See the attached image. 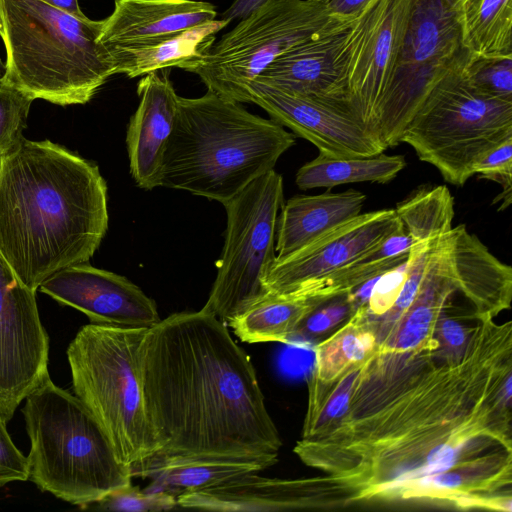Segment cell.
<instances>
[{
    "label": "cell",
    "mask_w": 512,
    "mask_h": 512,
    "mask_svg": "<svg viewBox=\"0 0 512 512\" xmlns=\"http://www.w3.org/2000/svg\"><path fill=\"white\" fill-rule=\"evenodd\" d=\"M139 105L126 135L131 175L145 190L160 187L164 153L178 113L170 68L148 73L137 84Z\"/></svg>",
    "instance_id": "ac0fdd59"
},
{
    "label": "cell",
    "mask_w": 512,
    "mask_h": 512,
    "mask_svg": "<svg viewBox=\"0 0 512 512\" xmlns=\"http://www.w3.org/2000/svg\"><path fill=\"white\" fill-rule=\"evenodd\" d=\"M323 303L300 294H269L228 325L243 342L286 344L297 325Z\"/></svg>",
    "instance_id": "d4e9b609"
},
{
    "label": "cell",
    "mask_w": 512,
    "mask_h": 512,
    "mask_svg": "<svg viewBox=\"0 0 512 512\" xmlns=\"http://www.w3.org/2000/svg\"><path fill=\"white\" fill-rule=\"evenodd\" d=\"M5 73V63L0 58V80L2 79L3 75Z\"/></svg>",
    "instance_id": "60d3db41"
},
{
    "label": "cell",
    "mask_w": 512,
    "mask_h": 512,
    "mask_svg": "<svg viewBox=\"0 0 512 512\" xmlns=\"http://www.w3.org/2000/svg\"><path fill=\"white\" fill-rule=\"evenodd\" d=\"M395 212L415 243L434 241L452 229L454 199L445 185L424 186L399 202Z\"/></svg>",
    "instance_id": "f1b7e54d"
},
{
    "label": "cell",
    "mask_w": 512,
    "mask_h": 512,
    "mask_svg": "<svg viewBox=\"0 0 512 512\" xmlns=\"http://www.w3.org/2000/svg\"><path fill=\"white\" fill-rule=\"evenodd\" d=\"M295 137L274 120L212 91L197 98L179 96L160 186L224 204L273 170Z\"/></svg>",
    "instance_id": "277c9868"
},
{
    "label": "cell",
    "mask_w": 512,
    "mask_h": 512,
    "mask_svg": "<svg viewBox=\"0 0 512 512\" xmlns=\"http://www.w3.org/2000/svg\"><path fill=\"white\" fill-rule=\"evenodd\" d=\"M471 330L458 320L442 314L437 321L434 336L442 346L458 350L467 344Z\"/></svg>",
    "instance_id": "8d00e7d4"
},
{
    "label": "cell",
    "mask_w": 512,
    "mask_h": 512,
    "mask_svg": "<svg viewBox=\"0 0 512 512\" xmlns=\"http://www.w3.org/2000/svg\"><path fill=\"white\" fill-rule=\"evenodd\" d=\"M511 349L478 323L458 350L434 338L407 352L374 353L348 409L324 435L336 477L369 498L419 477L468 466L490 446L511 450Z\"/></svg>",
    "instance_id": "6da1fadb"
},
{
    "label": "cell",
    "mask_w": 512,
    "mask_h": 512,
    "mask_svg": "<svg viewBox=\"0 0 512 512\" xmlns=\"http://www.w3.org/2000/svg\"><path fill=\"white\" fill-rule=\"evenodd\" d=\"M328 304L320 305L310 312L288 337L286 344H310L329 330L347 320L355 308L346 295L335 297Z\"/></svg>",
    "instance_id": "1f68e13d"
},
{
    "label": "cell",
    "mask_w": 512,
    "mask_h": 512,
    "mask_svg": "<svg viewBox=\"0 0 512 512\" xmlns=\"http://www.w3.org/2000/svg\"><path fill=\"white\" fill-rule=\"evenodd\" d=\"M148 329L90 323L67 349L75 395L131 473L160 450L146 413L141 377L140 348Z\"/></svg>",
    "instance_id": "52a82bcc"
},
{
    "label": "cell",
    "mask_w": 512,
    "mask_h": 512,
    "mask_svg": "<svg viewBox=\"0 0 512 512\" xmlns=\"http://www.w3.org/2000/svg\"><path fill=\"white\" fill-rule=\"evenodd\" d=\"M464 73L480 93L512 101V57H475Z\"/></svg>",
    "instance_id": "4dcf8cb0"
},
{
    "label": "cell",
    "mask_w": 512,
    "mask_h": 512,
    "mask_svg": "<svg viewBox=\"0 0 512 512\" xmlns=\"http://www.w3.org/2000/svg\"><path fill=\"white\" fill-rule=\"evenodd\" d=\"M407 165L403 155L330 157L320 154L300 167L295 182L302 190L347 183L392 181Z\"/></svg>",
    "instance_id": "484cf974"
},
{
    "label": "cell",
    "mask_w": 512,
    "mask_h": 512,
    "mask_svg": "<svg viewBox=\"0 0 512 512\" xmlns=\"http://www.w3.org/2000/svg\"><path fill=\"white\" fill-rule=\"evenodd\" d=\"M177 506V498L166 492H147L132 484L116 489L84 508L110 511L156 512Z\"/></svg>",
    "instance_id": "d6a6232c"
},
{
    "label": "cell",
    "mask_w": 512,
    "mask_h": 512,
    "mask_svg": "<svg viewBox=\"0 0 512 512\" xmlns=\"http://www.w3.org/2000/svg\"><path fill=\"white\" fill-rule=\"evenodd\" d=\"M457 292V283L448 260L445 234L431 250L416 298L377 342L376 350L407 352L425 346L432 340L438 319Z\"/></svg>",
    "instance_id": "44dd1931"
},
{
    "label": "cell",
    "mask_w": 512,
    "mask_h": 512,
    "mask_svg": "<svg viewBox=\"0 0 512 512\" xmlns=\"http://www.w3.org/2000/svg\"><path fill=\"white\" fill-rule=\"evenodd\" d=\"M263 465L248 462L217 460H151L138 469L133 477L150 478L144 490L166 492L176 498L182 494L208 489L241 475L260 472Z\"/></svg>",
    "instance_id": "cb8c5ba5"
},
{
    "label": "cell",
    "mask_w": 512,
    "mask_h": 512,
    "mask_svg": "<svg viewBox=\"0 0 512 512\" xmlns=\"http://www.w3.org/2000/svg\"><path fill=\"white\" fill-rule=\"evenodd\" d=\"M99 167L50 140L0 157V254L30 289L88 262L108 229Z\"/></svg>",
    "instance_id": "3957f363"
},
{
    "label": "cell",
    "mask_w": 512,
    "mask_h": 512,
    "mask_svg": "<svg viewBox=\"0 0 512 512\" xmlns=\"http://www.w3.org/2000/svg\"><path fill=\"white\" fill-rule=\"evenodd\" d=\"M268 1L269 0H234L230 7L223 12L222 18L230 21L244 19Z\"/></svg>",
    "instance_id": "f35d334b"
},
{
    "label": "cell",
    "mask_w": 512,
    "mask_h": 512,
    "mask_svg": "<svg viewBox=\"0 0 512 512\" xmlns=\"http://www.w3.org/2000/svg\"><path fill=\"white\" fill-rule=\"evenodd\" d=\"M354 16L337 19L319 35L283 53L254 81L325 102L351 114L339 56Z\"/></svg>",
    "instance_id": "e0dca14e"
},
{
    "label": "cell",
    "mask_w": 512,
    "mask_h": 512,
    "mask_svg": "<svg viewBox=\"0 0 512 512\" xmlns=\"http://www.w3.org/2000/svg\"><path fill=\"white\" fill-rule=\"evenodd\" d=\"M283 197V178L273 169L223 204L225 243L201 310L226 325L270 294L265 279L276 260V225Z\"/></svg>",
    "instance_id": "8fae6325"
},
{
    "label": "cell",
    "mask_w": 512,
    "mask_h": 512,
    "mask_svg": "<svg viewBox=\"0 0 512 512\" xmlns=\"http://www.w3.org/2000/svg\"><path fill=\"white\" fill-rule=\"evenodd\" d=\"M38 289L94 324L151 328L161 320L155 301L137 285L88 262L55 272Z\"/></svg>",
    "instance_id": "2e32d148"
},
{
    "label": "cell",
    "mask_w": 512,
    "mask_h": 512,
    "mask_svg": "<svg viewBox=\"0 0 512 512\" xmlns=\"http://www.w3.org/2000/svg\"><path fill=\"white\" fill-rule=\"evenodd\" d=\"M215 6L202 0H115L102 20L98 42L107 50L138 47L216 19Z\"/></svg>",
    "instance_id": "d6986e66"
},
{
    "label": "cell",
    "mask_w": 512,
    "mask_h": 512,
    "mask_svg": "<svg viewBox=\"0 0 512 512\" xmlns=\"http://www.w3.org/2000/svg\"><path fill=\"white\" fill-rule=\"evenodd\" d=\"M34 100L18 88L0 80V157L23 141V130Z\"/></svg>",
    "instance_id": "f546056e"
},
{
    "label": "cell",
    "mask_w": 512,
    "mask_h": 512,
    "mask_svg": "<svg viewBox=\"0 0 512 512\" xmlns=\"http://www.w3.org/2000/svg\"><path fill=\"white\" fill-rule=\"evenodd\" d=\"M376 346V336L361 306L343 326L315 346L312 375L321 382H332L363 364L374 353Z\"/></svg>",
    "instance_id": "4316f807"
},
{
    "label": "cell",
    "mask_w": 512,
    "mask_h": 512,
    "mask_svg": "<svg viewBox=\"0 0 512 512\" xmlns=\"http://www.w3.org/2000/svg\"><path fill=\"white\" fill-rule=\"evenodd\" d=\"M401 225L395 209L360 213L276 259L265 279L266 288L270 294L300 292L374 250Z\"/></svg>",
    "instance_id": "5bb4252c"
},
{
    "label": "cell",
    "mask_w": 512,
    "mask_h": 512,
    "mask_svg": "<svg viewBox=\"0 0 512 512\" xmlns=\"http://www.w3.org/2000/svg\"><path fill=\"white\" fill-rule=\"evenodd\" d=\"M36 291L0 254V416L8 422L20 403L49 377V337Z\"/></svg>",
    "instance_id": "4fadbf2b"
},
{
    "label": "cell",
    "mask_w": 512,
    "mask_h": 512,
    "mask_svg": "<svg viewBox=\"0 0 512 512\" xmlns=\"http://www.w3.org/2000/svg\"><path fill=\"white\" fill-rule=\"evenodd\" d=\"M474 58L465 41L461 0H409L393 75L379 109L376 136L385 149L400 143L431 89Z\"/></svg>",
    "instance_id": "9c48e42d"
},
{
    "label": "cell",
    "mask_w": 512,
    "mask_h": 512,
    "mask_svg": "<svg viewBox=\"0 0 512 512\" xmlns=\"http://www.w3.org/2000/svg\"><path fill=\"white\" fill-rule=\"evenodd\" d=\"M230 23L225 18L214 19L156 42L106 50L115 65L116 74H125L128 78L171 67L182 68L186 63L203 57L215 42L216 35Z\"/></svg>",
    "instance_id": "603a6c76"
},
{
    "label": "cell",
    "mask_w": 512,
    "mask_h": 512,
    "mask_svg": "<svg viewBox=\"0 0 512 512\" xmlns=\"http://www.w3.org/2000/svg\"><path fill=\"white\" fill-rule=\"evenodd\" d=\"M29 479L82 508L132 484L106 432L76 396L50 378L25 398Z\"/></svg>",
    "instance_id": "8992f818"
},
{
    "label": "cell",
    "mask_w": 512,
    "mask_h": 512,
    "mask_svg": "<svg viewBox=\"0 0 512 512\" xmlns=\"http://www.w3.org/2000/svg\"><path fill=\"white\" fill-rule=\"evenodd\" d=\"M314 1H321V2H327L328 0H314Z\"/></svg>",
    "instance_id": "b9f144b4"
},
{
    "label": "cell",
    "mask_w": 512,
    "mask_h": 512,
    "mask_svg": "<svg viewBox=\"0 0 512 512\" xmlns=\"http://www.w3.org/2000/svg\"><path fill=\"white\" fill-rule=\"evenodd\" d=\"M43 2L78 18H87L81 10L78 0H42Z\"/></svg>",
    "instance_id": "ab89813d"
},
{
    "label": "cell",
    "mask_w": 512,
    "mask_h": 512,
    "mask_svg": "<svg viewBox=\"0 0 512 512\" xmlns=\"http://www.w3.org/2000/svg\"><path fill=\"white\" fill-rule=\"evenodd\" d=\"M102 20L67 14L42 0H0L2 81L33 100L86 104L116 74L98 42Z\"/></svg>",
    "instance_id": "5b68a950"
},
{
    "label": "cell",
    "mask_w": 512,
    "mask_h": 512,
    "mask_svg": "<svg viewBox=\"0 0 512 512\" xmlns=\"http://www.w3.org/2000/svg\"><path fill=\"white\" fill-rule=\"evenodd\" d=\"M473 173L502 186L503 191L493 204L500 202L498 210L506 209L511 204L512 196V137L485 154L474 166Z\"/></svg>",
    "instance_id": "836d02e7"
},
{
    "label": "cell",
    "mask_w": 512,
    "mask_h": 512,
    "mask_svg": "<svg viewBox=\"0 0 512 512\" xmlns=\"http://www.w3.org/2000/svg\"><path fill=\"white\" fill-rule=\"evenodd\" d=\"M461 17L475 57H512V0H461Z\"/></svg>",
    "instance_id": "83f0119b"
},
{
    "label": "cell",
    "mask_w": 512,
    "mask_h": 512,
    "mask_svg": "<svg viewBox=\"0 0 512 512\" xmlns=\"http://www.w3.org/2000/svg\"><path fill=\"white\" fill-rule=\"evenodd\" d=\"M407 260L381 274L369 296L364 313L368 319L384 315L393 306L406 278Z\"/></svg>",
    "instance_id": "e575fe53"
},
{
    "label": "cell",
    "mask_w": 512,
    "mask_h": 512,
    "mask_svg": "<svg viewBox=\"0 0 512 512\" xmlns=\"http://www.w3.org/2000/svg\"><path fill=\"white\" fill-rule=\"evenodd\" d=\"M447 252L458 291L473 304L476 318H493L510 307L511 267L496 258L464 224L447 233Z\"/></svg>",
    "instance_id": "ffe728a7"
},
{
    "label": "cell",
    "mask_w": 512,
    "mask_h": 512,
    "mask_svg": "<svg viewBox=\"0 0 512 512\" xmlns=\"http://www.w3.org/2000/svg\"><path fill=\"white\" fill-rule=\"evenodd\" d=\"M0 416V487L29 479L27 457L13 443Z\"/></svg>",
    "instance_id": "d590c367"
},
{
    "label": "cell",
    "mask_w": 512,
    "mask_h": 512,
    "mask_svg": "<svg viewBox=\"0 0 512 512\" xmlns=\"http://www.w3.org/2000/svg\"><path fill=\"white\" fill-rule=\"evenodd\" d=\"M408 9L409 0H371L352 19L340 51L348 108L377 140L379 109L393 75Z\"/></svg>",
    "instance_id": "7c38bea8"
},
{
    "label": "cell",
    "mask_w": 512,
    "mask_h": 512,
    "mask_svg": "<svg viewBox=\"0 0 512 512\" xmlns=\"http://www.w3.org/2000/svg\"><path fill=\"white\" fill-rule=\"evenodd\" d=\"M326 3L269 0L181 69L197 75L207 90L247 103L245 88L275 59L313 38L337 19Z\"/></svg>",
    "instance_id": "30bf717a"
},
{
    "label": "cell",
    "mask_w": 512,
    "mask_h": 512,
    "mask_svg": "<svg viewBox=\"0 0 512 512\" xmlns=\"http://www.w3.org/2000/svg\"><path fill=\"white\" fill-rule=\"evenodd\" d=\"M367 196L357 190L298 195L281 206L277 218L276 259L306 246L334 227L358 216Z\"/></svg>",
    "instance_id": "7402d4cb"
},
{
    "label": "cell",
    "mask_w": 512,
    "mask_h": 512,
    "mask_svg": "<svg viewBox=\"0 0 512 512\" xmlns=\"http://www.w3.org/2000/svg\"><path fill=\"white\" fill-rule=\"evenodd\" d=\"M464 69L449 72L431 89L399 140L459 187L485 154L512 137V101L480 93Z\"/></svg>",
    "instance_id": "ba28073f"
},
{
    "label": "cell",
    "mask_w": 512,
    "mask_h": 512,
    "mask_svg": "<svg viewBox=\"0 0 512 512\" xmlns=\"http://www.w3.org/2000/svg\"><path fill=\"white\" fill-rule=\"evenodd\" d=\"M247 103L264 109L271 119L289 128L330 157L372 156L384 146L350 113L325 102L258 81L245 88Z\"/></svg>",
    "instance_id": "9a60e30c"
},
{
    "label": "cell",
    "mask_w": 512,
    "mask_h": 512,
    "mask_svg": "<svg viewBox=\"0 0 512 512\" xmlns=\"http://www.w3.org/2000/svg\"><path fill=\"white\" fill-rule=\"evenodd\" d=\"M140 365L145 409L160 446L149 461L265 468L277 462L282 442L254 366L218 318L200 310L160 320L142 341Z\"/></svg>",
    "instance_id": "7a4b0ae2"
},
{
    "label": "cell",
    "mask_w": 512,
    "mask_h": 512,
    "mask_svg": "<svg viewBox=\"0 0 512 512\" xmlns=\"http://www.w3.org/2000/svg\"><path fill=\"white\" fill-rule=\"evenodd\" d=\"M371 0H328L329 13L337 17H352L360 12Z\"/></svg>",
    "instance_id": "74e56055"
}]
</instances>
